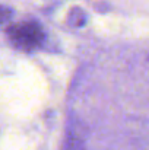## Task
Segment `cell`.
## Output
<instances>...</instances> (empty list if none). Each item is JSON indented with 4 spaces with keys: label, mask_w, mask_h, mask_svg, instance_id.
I'll return each mask as SVG.
<instances>
[{
    "label": "cell",
    "mask_w": 149,
    "mask_h": 150,
    "mask_svg": "<svg viewBox=\"0 0 149 150\" xmlns=\"http://www.w3.org/2000/svg\"><path fill=\"white\" fill-rule=\"evenodd\" d=\"M6 34L10 44L21 51H34L46 38L43 26L35 21L16 22L7 28Z\"/></svg>",
    "instance_id": "6da1fadb"
},
{
    "label": "cell",
    "mask_w": 149,
    "mask_h": 150,
    "mask_svg": "<svg viewBox=\"0 0 149 150\" xmlns=\"http://www.w3.org/2000/svg\"><path fill=\"white\" fill-rule=\"evenodd\" d=\"M12 15H13V12H12L10 7H7V6H0V26H1L3 23H6V22L12 18Z\"/></svg>",
    "instance_id": "7a4b0ae2"
}]
</instances>
